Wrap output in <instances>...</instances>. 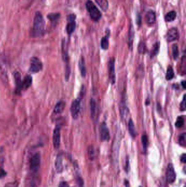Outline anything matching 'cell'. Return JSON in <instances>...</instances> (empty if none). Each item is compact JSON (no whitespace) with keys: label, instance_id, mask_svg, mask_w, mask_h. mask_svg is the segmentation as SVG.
Listing matches in <instances>:
<instances>
[{"label":"cell","instance_id":"cell-1","mask_svg":"<svg viewBox=\"0 0 186 187\" xmlns=\"http://www.w3.org/2000/svg\"><path fill=\"white\" fill-rule=\"evenodd\" d=\"M45 31V22L42 13L39 12L36 13L34 15L33 26L31 31L32 37H41Z\"/></svg>","mask_w":186,"mask_h":187},{"label":"cell","instance_id":"cell-2","mask_svg":"<svg viewBox=\"0 0 186 187\" xmlns=\"http://www.w3.org/2000/svg\"><path fill=\"white\" fill-rule=\"evenodd\" d=\"M87 10L89 13L91 19L94 22H98L102 17V14L98 8L91 1H88L86 3Z\"/></svg>","mask_w":186,"mask_h":187},{"label":"cell","instance_id":"cell-3","mask_svg":"<svg viewBox=\"0 0 186 187\" xmlns=\"http://www.w3.org/2000/svg\"><path fill=\"white\" fill-rule=\"evenodd\" d=\"M43 65L42 62L37 57H32L30 59L29 71L33 74L38 73L42 70Z\"/></svg>","mask_w":186,"mask_h":187},{"label":"cell","instance_id":"cell-4","mask_svg":"<svg viewBox=\"0 0 186 187\" xmlns=\"http://www.w3.org/2000/svg\"><path fill=\"white\" fill-rule=\"evenodd\" d=\"M41 164V157L38 153L34 154L30 160V169L32 172L36 173L38 171Z\"/></svg>","mask_w":186,"mask_h":187},{"label":"cell","instance_id":"cell-5","mask_svg":"<svg viewBox=\"0 0 186 187\" xmlns=\"http://www.w3.org/2000/svg\"><path fill=\"white\" fill-rule=\"evenodd\" d=\"M80 100L77 98L76 100H74L72 103L71 107V113L72 117L76 119L78 118L79 113L80 110Z\"/></svg>","mask_w":186,"mask_h":187},{"label":"cell","instance_id":"cell-6","mask_svg":"<svg viewBox=\"0 0 186 187\" xmlns=\"http://www.w3.org/2000/svg\"><path fill=\"white\" fill-rule=\"evenodd\" d=\"M108 70L109 75L110 78L111 83L112 84L115 83L116 81V74L115 69V59L114 58H111L108 63Z\"/></svg>","mask_w":186,"mask_h":187},{"label":"cell","instance_id":"cell-7","mask_svg":"<svg viewBox=\"0 0 186 187\" xmlns=\"http://www.w3.org/2000/svg\"><path fill=\"white\" fill-rule=\"evenodd\" d=\"M99 133L101 140L108 141L110 139V133L107 125L105 123L101 124L99 128Z\"/></svg>","mask_w":186,"mask_h":187},{"label":"cell","instance_id":"cell-8","mask_svg":"<svg viewBox=\"0 0 186 187\" xmlns=\"http://www.w3.org/2000/svg\"><path fill=\"white\" fill-rule=\"evenodd\" d=\"M68 23L67 25L66 30L67 34H71L76 30V15L71 14L68 18Z\"/></svg>","mask_w":186,"mask_h":187},{"label":"cell","instance_id":"cell-9","mask_svg":"<svg viewBox=\"0 0 186 187\" xmlns=\"http://www.w3.org/2000/svg\"><path fill=\"white\" fill-rule=\"evenodd\" d=\"M166 175H167L166 176H167V181L169 183L171 184L175 182L176 176L174 170V166L172 164H169L168 166Z\"/></svg>","mask_w":186,"mask_h":187},{"label":"cell","instance_id":"cell-10","mask_svg":"<svg viewBox=\"0 0 186 187\" xmlns=\"http://www.w3.org/2000/svg\"><path fill=\"white\" fill-rule=\"evenodd\" d=\"M179 33L176 28H172L169 30L166 35V39L168 42H171L179 39Z\"/></svg>","mask_w":186,"mask_h":187},{"label":"cell","instance_id":"cell-11","mask_svg":"<svg viewBox=\"0 0 186 187\" xmlns=\"http://www.w3.org/2000/svg\"><path fill=\"white\" fill-rule=\"evenodd\" d=\"M60 127L59 125H57L54 129L53 136H52V141L54 147L58 148L60 145Z\"/></svg>","mask_w":186,"mask_h":187},{"label":"cell","instance_id":"cell-12","mask_svg":"<svg viewBox=\"0 0 186 187\" xmlns=\"http://www.w3.org/2000/svg\"><path fill=\"white\" fill-rule=\"evenodd\" d=\"M32 83V77L29 75L26 76L23 79L21 84V90H26L31 86Z\"/></svg>","mask_w":186,"mask_h":187},{"label":"cell","instance_id":"cell-13","mask_svg":"<svg viewBox=\"0 0 186 187\" xmlns=\"http://www.w3.org/2000/svg\"><path fill=\"white\" fill-rule=\"evenodd\" d=\"M145 20L149 25L154 24L156 21V14L154 11L149 10L145 15Z\"/></svg>","mask_w":186,"mask_h":187},{"label":"cell","instance_id":"cell-14","mask_svg":"<svg viewBox=\"0 0 186 187\" xmlns=\"http://www.w3.org/2000/svg\"><path fill=\"white\" fill-rule=\"evenodd\" d=\"M79 68L80 70V71L81 73L82 77H84L86 76V69L85 66V62L83 57H81L80 59V60L79 62Z\"/></svg>","mask_w":186,"mask_h":187},{"label":"cell","instance_id":"cell-15","mask_svg":"<svg viewBox=\"0 0 186 187\" xmlns=\"http://www.w3.org/2000/svg\"><path fill=\"white\" fill-rule=\"evenodd\" d=\"M66 106V103L64 101H61L57 103L55 107L54 112L56 114L61 113L64 111Z\"/></svg>","mask_w":186,"mask_h":187},{"label":"cell","instance_id":"cell-16","mask_svg":"<svg viewBox=\"0 0 186 187\" xmlns=\"http://www.w3.org/2000/svg\"><path fill=\"white\" fill-rule=\"evenodd\" d=\"M55 168L57 172L61 173L63 170V164H62V157L61 155H59L56 157L55 161Z\"/></svg>","mask_w":186,"mask_h":187},{"label":"cell","instance_id":"cell-17","mask_svg":"<svg viewBox=\"0 0 186 187\" xmlns=\"http://www.w3.org/2000/svg\"><path fill=\"white\" fill-rule=\"evenodd\" d=\"M15 82L17 87V90L18 92L21 91V84L22 82L21 77L19 72H15L14 74Z\"/></svg>","mask_w":186,"mask_h":187},{"label":"cell","instance_id":"cell-18","mask_svg":"<svg viewBox=\"0 0 186 187\" xmlns=\"http://www.w3.org/2000/svg\"><path fill=\"white\" fill-rule=\"evenodd\" d=\"M128 130L130 132V135L132 136L133 137H135L137 135V130L135 128L134 124L133 123L132 119H130L128 122Z\"/></svg>","mask_w":186,"mask_h":187},{"label":"cell","instance_id":"cell-19","mask_svg":"<svg viewBox=\"0 0 186 187\" xmlns=\"http://www.w3.org/2000/svg\"><path fill=\"white\" fill-rule=\"evenodd\" d=\"M95 2L98 4L100 8L104 11H106L109 7V3L107 0H95Z\"/></svg>","mask_w":186,"mask_h":187},{"label":"cell","instance_id":"cell-20","mask_svg":"<svg viewBox=\"0 0 186 187\" xmlns=\"http://www.w3.org/2000/svg\"><path fill=\"white\" fill-rule=\"evenodd\" d=\"M176 12L174 10H172L165 15V20L167 22H171L176 19Z\"/></svg>","mask_w":186,"mask_h":187},{"label":"cell","instance_id":"cell-21","mask_svg":"<svg viewBox=\"0 0 186 187\" xmlns=\"http://www.w3.org/2000/svg\"><path fill=\"white\" fill-rule=\"evenodd\" d=\"M174 77V70L172 66L169 65L167 69V74H166V79L168 81H170Z\"/></svg>","mask_w":186,"mask_h":187},{"label":"cell","instance_id":"cell-22","mask_svg":"<svg viewBox=\"0 0 186 187\" xmlns=\"http://www.w3.org/2000/svg\"><path fill=\"white\" fill-rule=\"evenodd\" d=\"M101 48L104 50H107L109 48V39H108V35L105 37H103L101 39L100 42Z\"/></svg>","mask_w":186,"mask_h":187},{"label":"cell","instance_id":"cell-23","mask_svg":"<svg viewBox=\"0 0 186 187\" xmlns=\"http://www.w3.org/2000/svg\"><path fill=\"white\" fill-rule=\"evenodd\" d=\"M159 50V42H156L155 44L153 45V46L152 47L151 52V58L156 56Z\"/></svg>","mask_w":186,"mask_h":187},{"label":"cell","instance_id":"cell-24","mask_svg":"<svg viewBox=\"0 0 186 187\" xmlns=\"http://www.w3.org/2000/svg\"><path fill=\"white\" fill-rule=\"evenodd\" d=\"M90 105L91 116L92 117H93L95 116V111H96V103L95 100L93 98H91Z\"/></svg>","mask_w":186,"mask_h":187},{"label":"cell","instance_id":"cell-25","mask_svg":"<svg viewBox=\"0 0 186 187\" xmlns=\"http://www.w3.org/2000/svg\"><path fill=\"white\" fill-rule=\"evenodd\" d=\"M179 143L182 147H186V133H183L180 135L179 137Z\"/></svg>","mask_w":186,"mask_h":187},{"label":"cell","instance_id":"cell-26","mask_svg":"<svg viewBox=\"0 0 186 187\" xmlns=\"http://www.w3.org/2000/svg\"><path fill=\"white\" fill-rule=\"evenodd\" d=\"M184 119L182 116H180L177 118L176 121L175 123V126L177 128H181L184 125Z\"/></svg>","mask_w":186,"mask_h":187},{"label":"cell","instance_id":"cell-27","mask_svg":"<svg viewBox=\"0 0 186 187\" xmlns=\"http://www.w3.org/2000/svg\"><path fill=\"white\" fill-rule=\"evenodd\" d=\"M179 55V48L176 44H175L172 46V56L175 60H176Z\"/></svg>","mask_w":186,"mask_h":187},{"label":"cell","instance_id":"cell-28","mask_svg":"<svg viewBox=\"0 0 186 187\" xmlns=\"http://www.w3.org/2000/svg\"><path fill=\"white\" fill-rule=\"evenodd\" d=\"M141 142H142L143 149L145 150L147 149L148 145V138L146 135H143L141 136Z\"/></svg>","mask_w":186,"mask_h":187},{"label":"cell","instance_id":"cell-29","mask_svg":"<svg viewBox=\"0 0 186 187\" xmlns=\"http://www.w3.org/2000/svg\"><path fill=\"white\" fill-rule=\"evenodd\" d=\"M138 51L140 53H144L146 51V46L144 43H140L138 48Z\"/></svg>","mask_w":186,"mask_h":187},{"label":"cell","instance_id":"cell-30","mask_svg":"<svg viewBox=\"0 0 186 187\" xmlns=\"http://www.w3.org/2000/svg\"><path fill=\"white\" fill-rule=\"evenodd\" d=\"M186 95H184L183 100L181 102L180 105V109L181 111H184L186 110Z\"/></svg>","mask_w":186,"mask_h":187},{"label":"cell","instance_id":"cell-31","mask_svg":"<svg viewBox=\"0 0 186 187\" xmlns=\"http://www.w3.org/2000/svg\"><path fill=\"white\" fill-rule=\"evenodd\" d=\"M88 154L90 158H92L95 156V149L93 147L90 146L88 149Z\"/></svg>","mask_w":186,"mask_h":187},{"label":"cell","instance_id":"cell-32","mask_svg":"<svg viewBox=\"0 0 186 187\" xmlns=\"http://www.w3.org/2000/svg\"><path fill=\"white\" fill-rule=\"evenodd\" d=\"M133 31L131 30V27L130 31V35H129V46L132 47V46L133 38Z\"/></svg>","mask_w":186,"mask_h":187},{"label":"cell","instance_id":"cell-33","mask_svg":"<svg viewBox=\"0 0 186 187\" xmlns=\"http://www.w3.org/2000/svg\"><path fill=\"white\" fill-rule=\"evenodd\" d=\"M77 184L78 185V187H83L84 186V184H83V179L81 178V177H78L77 178Z\"/></svg>","mask_w":186,"mask_h":187},{"label":"cell","instance_id":"cell-34","mask_svg":"<svg viewBox=\"0 0 186 187\" xmlns=\"http://www.w3.org/2000/svg\"><path fill=\"white\" fill-rule=\"evenodd\" d=\"M18 184L17 182H12V183H8L5 185V187H17Z\"/></svg>","mask_w":186,"mask_h":187},{"label":"cell","instance_id":"cell-35","mask_svg":"<svg viewBox=\"0 0 186 187\" xmlns=\"http://www.w3.org/2000/svg\"><path fill=\"white\" fill-rule=\"evenodd\" d=\"M6 175V172H5V170L3 169L0 168V178H2L3 177H5Z\"/></svg>","mask_w":186,"mask_h":187},{"label":"cell","instance_id":"cell-36","mask_svg":"<svg viewBox=\"0 0 186 187\" xmlns=\"http://www.w3.org/2000/svg\"><path fill=\"white\" fill-rule=\"evenodd\" d=\"M59 187H69V185L66 182L63 181L60 183Z\"/></svg>","mask_w":186,"mask_h":187},{"label":"cell","instance_id":"cell-37","mask_svg":"<svg viewBox=\"0 0 186 187\" xmlns=\"http://www.w3.org/2000/svg\"><path fill=\"white\" fill-rule=\"evenodd\" d=\"M181 161L183 163H186V154H182L181 157Z\"/></svg>","mask_w":186,"mask_h":187},{"label":"cell","instance_id":"cell-38","mask_svg":"<svg viewBox=\"0 0 186 187\" xmlns=\"http://www.w3.org/2000/svg\"><path fill=\"white\" fill-rule=\"evenodd\" d=\"M182 86L183 87L184 89H186V82L185 81H184L181 82Z\"/></svg>","mask_w":186,"mask_h":187},{"label":"cell","instance_id":"cell-39","mask_svg":"<svg viewBox=\"0 0 186 187\" xmlns=\"http://www.w3.org/2000/svg\"><path fill=\"white\" fill-rule=\"evenodd\" d=\"M125 182H126L125 185H126V187H130V186H129V183H128L127 181H126H126H125Z\"/></svg>","mask_w":186,"mask_h":187}]
</instances>
